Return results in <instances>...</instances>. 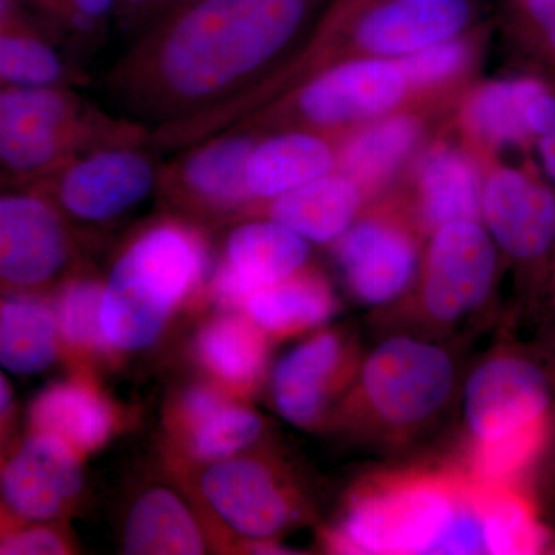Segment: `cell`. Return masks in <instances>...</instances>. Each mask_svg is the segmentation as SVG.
<instances>
[{
    "label": "cell",
    "mask_w": 555,
    "mask_h": 555,
    "mask_svg": "<svg viewBox=\"0 0 555 555\" xmlns=\"http://www.w3.org/2000/svg\"><path fill=\"white\" fill-rule=\"evenodd\" d=\"M313 0H185L141 33L105 80L120 118L178 150L292 42Z\"/></svg>",
    "instance_id": "cell-1"
},
{
    "label": "cell",
    "mask_w": 555,
    "mask_h": 555,
    "mask_svg": "<svg viewBox=\"0 0 555 555\" xmlns=\"http://www.w3.org/2000/svg\"><path fill=\"white\" fill-rule=\"evenodd\" d=\"M210 264L207 241L195 225L166 218L141 230L104 284L101 321L109 347L134 352L153 345Z\"/></svg>",
    "instance_id": "cell-2"
},
{
    "label": "cell",
    "mask_w": 555,
    "mask_h": 555,
    "mask_svg": "<svg viewBox=\"0 0 555 555\" xmlns=\"http://www.w3.org/2000/svg\"><path fill=\"white\" fill-rule=\"evenodd\" d=\"M120 142H149V131L100 112L68 87H0V170L14 188Z\"/></svg>",
    "instance_id": "cell-3"
},
{
    "label": "cell",
    "mask_w": 555,
    "mask_h": 555,
    "mask_svg": "<svg viewBox=\"0 0 555 555\" xmlns=\"http://www.w3.org/2000/svg\"><path fill=\"white\" fill-rule=\"evenodd\" d=\"M466 488V478L433 474L375 481L350 500L328 547L343 554H437Z\"/></svg>",
    "instance_id": "cell-4"
},
{
    "label": "cell",
    "mask_w": 555,
    "mask_h": 555,
    "mask_svg": "<svg viewBox=\"0 0 555 555\" xmlns=\"http://www.w3.org/2000/svg\"><path fill=\"white\" fill-rule=\"evenodd\" d=\"M147 144L120 142L91 149L24 189L46 196L69 224H109L158 192L160 166Z\"/></svg>",
    "instance_id": "cell-5"
},
{
    "label": "cell",
    "mask_w": 555,
    "mask_h": 555,
    "mask_svg": "<svg viewBox=\"0 0 555 555\" xmlns=\"http://www.w3.org/2000/svg\"><path fill=\"white\" fill-rule=\"evenodd\" d=\"M451 357L441 347L409 337L387 339L361 369L358 404L390 433L425 425L454 389Z\"/></svg>",
    "instance_id": "cell-6"
},
{
    "label": "cell",
    "mask_w": 555,
    "mask_h": 555,
    "mask_svg": "<svg viewBox=\"0 0 555 555\" xmlns=\"http://www.w3.org/2000/svg\"><path fill=\"white\" fill-rule=\"evenodd\" d=\"M76 259L72 224L46 196L0 189V291L47 294L67 280Z\"/></svg>",
    "instance_id": "cell-7"
},
{
    "label": "cell",
    "mask_w": 555,
    "mask_h": 555,
    "mask_svg": "<svg viewBox=\"0 0 555 555\" xmlns=\"http://www.w3.org/2000/svg\"><path fill=\"white\" fill-rule=\"evenodd\" d=\"M551 387L529 358L502 353L485 361L467 382L466 426L473 443L500 440L550 422Z\"/></svg>",
    "instance_id": "cell-8"
},
{
    "label": "cell",
    "mask_w": 555,
    "mask_h": 555,
    "mask_svg": "<svg viewBox=\"0 0 555 555\" xmlns=\"http://www.w3.org/2000/svg\"><path fill=\"white\" fill-rule=\"evenodd\" d=\"M82 488V455L51 434L30 430L0 465V507L25 524L56 520Z\"/></svg>",
    "instance_id": "cell-9"
},
{
    "label": "cell",
    "mask_w": 555,
    "mask_h": 555,
    "mask_svg": "<svg viewBox=\"0 0 555 555\" xmlns=\"http://www.w3.org/2000/svg\"><path fill=\"white\" fill-rule=\"evenodd\" d=\"M254 145L243 134H222L182 149L177 158L160 166V198L199 218L246 206L255 199L246 179Z\"/></svg>",
    "instance_id": "cell-10"
},
{
    "label": "cell",
    "mask_w": 555,
    "mask_h": 555,
    "mask_svg": "<svg viewBox=\"0 0 555 555\" xmlns=\"http://www.w3.org/2000/svg\"><path fill=\"white\" fill-rule=\"evenodd\" d=\"M494 244L476 221L437 229L427 251L423 305L427 315L454 323L480 308L494 284Z\"/></svg>",
    "instance_id": "cell-11"
},
{
    "label": "cell",
    "mask_w": 555,
    "mask_h": 555,
    "mask_svg": "<svg viewBox=\"0 0 555 555\" xmlns=\"http://www.w3.org/2000/svg\"><path fill=\"white\" fill-rule=\"evenodd\" d=\"M308 241L273 221L246 222L230 232L224 257L211 273V297L221 308L243 310L259 288L299 272L308 261Z\"/></svg>",
    "instance_id": "cell-12"
},
{
    "label": "cell",
    "mask_w": 555,
    "mask_h": 555,
    "mask_svg": "<svg viewBox=\"0 0 555 555\" xmlns=\"http://www.w3.org/2000/svg\"><path fill=\"white\" fill-rule=\"evenodd\" d=\"M201 492L215 514L236 534L264 542L294 518V502L268 465L255 459L215 462L201 478Z\"/></svg>",
    "instance_id": "cell-13"
},
{
    "label": "cell",
    "mask_w": 555,
    "mask_h": 555,
    "mask_svg": "<svg viewBox=\"0 0 555 555\" xmlns=\"http://www.w3.org/2000/svg\"><path fill=\"white\" fill-rule=\"evenodd\" d=\"M349 346L338 332H320L295 347L278 363L272 396L278 412L292 425L310 427L350 375Z\"/></svg>",
    "instance_id": "cell-14"
},
{
    "label": "cell",
    "mask_w": 555,
    "mask_h": 555,
    "mask_svg": "<svg viewBox=\"0 0 555 555\" xmlns=\"http://www.w3.org/2000/svg\"><path fill=\"white\" fill-rule=\"evenodd\" d=\"M339 268L357 301L383 306L411 283L416 251L411 236L383 221H363L339 236Z\"/></svg>",
    "instance_id": "cell-15"
},
{
    "label": "cell",
    "mask_w": 555,
    "mask_h": 555,
    "mask_svg": "<svg viewBox=\"0 0 555 555\" xmlns=\"http://www.w3.org/2000/svg\"><path fill=\"white\" fill-rule=\"evenodd\" d=\"M406 86L400 65L393 62H350L306 86L299 93L298 108L318 126L371 118L396 107Z\"/></svg>",
    "instance_id": "cell-16"
},
{
    "label": "cell",
    "mask_w": 555,
    "mask_h": 555,
    "mask_svg": "<svg viewBox=\"0 0 555 555\" xmlns=\"http://www.w3.org/2000/svg\"><path fill=\"white\" fill-rule=\"evenodd\" d=\"M489 230L513 257H542L555 240V196L514 170L489 178L481 195Z\"/></svg>",
    "instance_id": "cell-17"
},
{
    "label": "cell",
    "mask_w": 555,
    "mask_h": 555,
    "mask_svg": "<svg viewBox=\"0 0 555 555\" xmlns=\"http://www.w3.org/2000/svg\"><path fill=\"white\" fill-rule=\"evenodd\" d=\"M470 16L467 0H389L357 25V40L378 54L408 56L454 38Z\"/></svg>",
    "instance_id": "cell-18"
},
{
    "label": "cell",
    "mask_w": 555,
    "mask_h": 555,
    "mask_svg": "<svg viewBox=\"0 0 555 555\" xmlns=\"http://www.w3.org/2000/svg\"><path fill=\"white\" fill-rule=\"evenodd\" d=\"M28 418L30 430L61 438L82 456L104 447L115 427L108 401L78 378L46 387L33 401Z\"/></svg>",
    "instance_id": "cell-19"
},
{
    "label": "cell",
    "mask_w": 555,
    "mask_h": 555,
    "mask_svg": "<svg viewBox=\"0 0 555 555\" xmlns=\"http://www.w3.org/2000/svg\"><path fill=\"white\" fill-rule=\"evenodd\" d=\"M60 350L51 299L46 294L0 291V367L33 377L47 371Z\"/></svg>",
    "instance_id": "cell-20"
},
{
    "label": "cell",
    "mask_w": 555,
    "mask_h": 555,
    "mask_svg": "<svg viewBox=\"0 0 555 555\" xmlns=\"http://www.w3.org/2000/svg\"><path fill=\"white\" fill-rule=\"evenodd\" d=\"M358 206L360 193L352 179L324 175L278 196L269 214L306 241L328 243L350 228Z\"/></svg>",
    "instance_id": "cell-21"
},
{
    "label": "cell",
    "mask_w": 555,
    "mask_h": 555,
    "mask_svg": "<svg viewBox=\"0 0 555 555\" xmlns=\"http://www.w3.org/2000/svg\"><path fill=\"white\" fill-rule=\"evenodd\" d=\"M196 356L219 382L247 392L258 385L268 366V334L246 313H225L201 328Z\"/></svg>",
    "instance_id": "cell-22"
},
{
    "label": "cell",
    "mask_w": 555,
    "mask_h": 555,
    "mask_svg": "<svg viewBox=\"0 0 555 555\" xmlns=\"http://www.w3.org/2000/svg\"><path fill=\"white\" fill-rule=\"evenodd\" d=\"M334 156L323 139L309 133L278 134L254 145L247 160L246 179L251 196L275 199L324 177Z\"/></svg>",
    "instance_id": "cell-23"
},
{
    "label": "cell",
    "mask_w": 555,
    "mask_h": 555,
    "mask_svg": "<svg viewBox=\"0 0 555 555\" xmlns=\"http://www.w3.org/2000/svg\"><path fill=\"white\" fill-rule=\"evenodd\" d=\"M124 553L195 555L207 545L199 524L170 489H150L131 506L122 537Z\"/></svg>",
    "instance_id": "cell-24"
},
{
    "label": "cell",
    "mask_w": 555,
    "mask_h": 555,
    "mask_svg": "<svg viewBox=\"0 0 555 555\" xmlns=\"http://www.w3.org/2000/svg\"><path fill=\"white\" fill-rule=\"evenodd\" d=\"M335 310L337 299L327 281L299 270L251 294L241 312L266 334L294 335L326 323Z\"/></svg>",
    "instance_id": "cell-25"
},
{
    "label": "cell",
    "mask_w": 555,
    "mask_h": 555,
    "mask_svg": "<svg viewBox=\"0 0 555 555\" xmlns=\"http://www.w3.org/2000/svg\"><path fill=\"white\" fill-rule=\"evenodd\" d=\"M182 411L190 430V448L201 462L230 459L261 434V418L251 409L232 403L208 387L190 389Z\"/></svg>",
    "instance_id": "cell-26"
},
{
    "label": "cell",
    "mask_w": 555,
    "mask_h": 555,
    "mask_svg": "<svg viewBox=\"0 0 555 555\" xmlns=\"http://www.w3.org/2000/svg\"><path fill=\"white\" fill-rule=\"evenodd\" d=\"M423 217L433 228L456 221H476L481 192L470 160L455 150H437L422 167Z\"/></svg>",
    "instance_id": "cell-27"
},
{
    "label": "cell",
    "mask_w": 555,
    "mask_h": 555,
    "mask_svg": "<svg viewBox=\"0 0 555 555\" xmlns=\"http://www.w3.org/2000/svg\"><path fill=\"white\" fill-rule=\"evenodd\" d=\"M73 80L60 51L24 14L0 22V87H68Z\"/></svg>",
    "instance_id": "cell-28"
},
{
    "label": "cell",
    "mask_w": 555,
    "mask_h": 555,
    "mask_svg": "<svg viewBox=\"0 0 555 555\" xmlns=\"http://www.w3.org/2000/svg\"><path fill=\"white\" fill-rule=\"evenodd\" d=\"M469 483L480 511L486 554H534L545 547V529L513 486Z\"/></svg>",
    "instance_id": "cell-29"
},
{
    "label": "cell",
    "mask_w": 555,
    "mask_h": 555,
    "mask_svg": "<svg viewBox=\"0 0 555 555\" xmlns=\"http://www.w3.org/2000/svg\"><path fill=\"white\" fill-rule=\"evenodd\" d=\"M542 93V86L534 80H507L486 86L467 104V126L478 137L495 144L525 141L532 131L529 105Z\"/></svg>",
    "instance_id": "cell-30"
},
{
    "label": "cell",
    "mask_w": 555,
    "mask_h": 555,
    "mask_svg": "<svg viewBox=\"0 0 555 555\" xmlns=\"http://www.w3.org/2000/svg\"><path fill=\"white\" fill-rule=\"evenodd\" d=\"M416 137L418 126L409 116L379 120L346 145L343 169L353 182L379 181L406 158Z\"/></svg>",
    "instance_id": "cell-31"
},
{
    "label": "cell",
    "mask_w": 555,
    "mask_h": 555,
    "mask_svg": "<svg viewBox=\"0 0 555 555\" xmlns=\"http://www.w3.org/2000/svg\"><path fill=\"white\" fill-rule=\"evenodd\" d=\"M102 298L104 284L93 278L68 276L62 281L51 298L61 346L79 352L113 350L102 331Z\"/></svg>",
    "instance_id": "cell-32"
},
{
    "label": "cell",
    "mask_w": 555,
    "mask_h": 555,
    "mask_svg": "<svg viewBox=\"0 0 555 555\" xmlns=\"http://www.w3.org/2000/svg\"><path fill=\"white\" fill-rule=\"evenodd\" d=\"M550 422L500 440L473 443L469 478L478 485L513 486L545 448Z\"/></svg>",
    "instance_id": "cell-33"
},
{
    "label": "cell",
    "mask_w": 555,
    "mask_h": 555,
    "mask_svg": "<svg viewBox=\"0 0 555 555\" xmlns=\"http://www.w3.org/2000/svg\"><path fill=\"white\" fill-rule=\"evenodd\" d=\"M73 38H96L115 16L116 0H24Z\"/></svg>",
    "instance_id": "cell-34"
},
{
    "label": "cell",
    "mask_w": 555,
    "mask_h": 555,
    "mask_svg": "<svg viewBox=\"0 0 555 555\" xmlns=\"http://www.w3.org/2000/svg\"><path fill=\"white\" fill-rule=\"evenodd\" d=\"M466 60L465 43L449 39L408 54L398 65L408 83L425 86L454 75L465 65Z\"/></svg>",
    "instance_id": "cell-35"
},
{
    "label": "cell",
    "mask_w": 555,
    "mask_h": 555,
    "mask_svg": "<svg viewBox=\"0 0 555 555\" xmlns=\"http://www.w3.org/2000/svg\"><path fill=\"white\" fill-rule=\"evenodd\" d=\"M185 0H116L115 16L127 30L139 35Z\"/></svg>",
    "instance_id": "cell-36"
},
{
    "label": "cell",
    "mask_w": 555,
    "mask_h": 555,
    "mask_svg": "<svg viewBox=\"0 0 555 555\" xmlns=\"http://www.w3.org/2000/svg\"><path fill=\"white\" fill-rule=\"evenodd\" d=\"M529 127L535 133L550 134L555 133V100L546 96L545 93L539 94L531 102L528 109Z\"/></svg>",
    "instance_id": "cell-37"
},
{
    "label": "cell",
    "mask_w": 555,
    "mask_h": 555,
    "mask_svg": "<svg viewBox=\"0 0 555 555\" xmlns=\"http://www.w3.org/2000/svg\"><path fill=\"white\" fill-rule=\"evenodd\" d=\"M525 5L555 47V0H525Z\"/></svg>",
    "instance_id": "cell-38"
},
{
    "label": "cell",
    "mask_w": 555,
    "mask_h": 555,
    "mask_svg": "<svg viewBox=\"0 0 555 555\" xmlns=\"http://www.w3.org/2000/svg\"><path fill=\"white\" fill-rule=\"evenodd\" d=\"M14 415V393L5 371L0 367V437L9 427Z\"/></svg>",
    "instance_id": "cell-39"
},
{
    "label": "cell",
    "mask_w": 555,
    "mask_h": 555,
    "mask_svg": "<svg viewBox=\"0 0 555 555\" xmlns=\"http://www.w3.org/2000/svg\"><path fill=\"white\" fill-rule=\"evenodd\" d=\"M540 153H542L547 173L555 181V133L543 134L542 142H540Z\"/></svg>",
    "instance_id": "cell-40"
},
{
    "label": "cell",
    "mask_w": 555,
    "mask_h": 555,
    "mask_svg": "<svg viewBox=\"0 0 555 555\" xmlns=\"http://www.w3.org/2000/svg\"><path fill=\"white\" fill-rule=\"evenodd\" d=\"M20 14H22V11L17 0H0V22L13 20Z\"/></svg>",
    "instance_id": "cell-41"
},
{
    "label": "cell",
    "mask_w": 555,
    "mask_h": 555,
    "mask_svg": "<svg viewBox=\"0 0 555 555\" xmlns=\"http://www.w3.org/2000/svg\"><path fill=\"white\" fill-rule=\"evenodd\" d=\"M14 188L13 182L10 181L9 177L0 170V189Z\"/></svg>",
    "instance_id": "cell-42"
}]
</instances>
